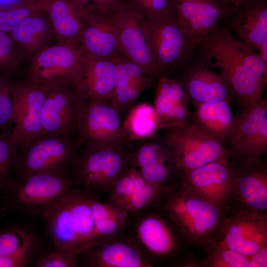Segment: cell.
<instances>
[{"mask_svg":"<svg viewBox=\"0 0 267 267\" xmlns=\"http://www.w3.org/2000/svg\"><path fill=\"white\" fill-rule=\"evenodd\" d=\"M28 61L9 34L0 31V74L15 76L25 72Z\"/></svg>","mask_w":267,"mask_h":267,"instance_id":"d6a6232c","label":"cell"},{"mask_svg":"<svg viewBox=\"0 0 267 267\" xmlns=\"http://www.w3.org/2000/svg\"><path fill=\"white\" fill-rule=\"evenodd\" d=\"M258 55L264 63L267 66V41H265L258 50Z\"/></svg>","mask_w":267,"mask_h":267,"instance_id":"ee69618b","label":"cell"},{"mask_svg":"<svg viewBox=\"0 0 267 267\" xmlns=\"http://www.w3.org/2000/svg\"><path fill=\"white\" fill-rule=\"evenodd\" d=\"M125 3L139 19L175 10L174 0H125Z\"/></svg>","mask_w":267,"mask_h":267,"instance_id":"f35d334b","label":"cell"},{"mask_svg":"<svg viewBox=\"0 0 267 267\" xmlns=\"http://www.w3.org/2000/svg\"><path fill=\"white\" fill-rule=\"evenodd\" d=\"M32 240L21 229H12L0 233V257L31 251Z\"/></svg>","mask_w":267,"mask_h":267,"instance_id":"74e56055","label":"cell"},{"mask_svg":"<svg viewBox=\"0 0 267 267\" xmlns=\"http://www.w3.org/2000/svg\"><path fill=\"white\" fill-rule=\"evenodd\" d=\"M93 197L87 192L68 191L43 209L54 250L74 259L95 237Z\"/></svg>","mask_w":267,"mask_h":267,"instance_id":"3957f363","label":"cell"},{"mask_svg":"<svg viewBox=\"0 0 267 267\" xmlns=\"http://www.w3.org/2000/svg\"><path fill=\"white\" fill-rule=\"evenodd\" d=\"M163 188L148 182L132 165L113 185L107 200L128 213H137L155 203Z\"/></svg>","mask_w":267,"mask_h":267,"instance_id":"ffe728a7","label":"cell"},{"mask_svg":"<svg viewBox=\"0 0 267 267\" xmlns=\"http://www.w3.org/2000/svg\"><path fill=\"white\" fill-rule=\"evenodd\" d=\"M190 245L202 246L215 235L227 210L198 195L178 180L164 187L155 203Z\"/></svg>","mask_w":267,"mask_h":267,"instance_id":"7a4b0ae2","label":"cell"},{"mask_svg":"<svg viewBox=\"0 0 267 267\" xmlns=\"http://www.w3.org/2000/svg\"><path fill=\"white\" fill-rule=\"evenodd\" d=\"M27 1H30V2H36L38 0H26Z\"/></svg>","mask_w":267,"mask_h":267,"instance_id":"bcb514c9","label":"cell"},{"mask_svg":"<svg viewBox=\"0 0 267 267\" xmlns=\"http://www.w3.org/2000/svg\"><path fill=\"white\" fill-rule=\"evenodd\" d=\"M38 1L50 22L57 42L80 44L84 21L91 11L71 0Z\"/></svg>","mask_w":267,"mask_h":267,"instance_id":"603a6c76","label":"cell"},{"mask_svg":"<svg viewBox=\"0 0 267 267\" xmlns=\"http://www.w3.org/2000/svg\"><path fill=\"white\" fill-rule=\"evenodd\" d=\"M221 2L229 6H233L235 8L244 0H218Z\"/></svg>","mask_w":267,"mask_h":267,"instance_id":"f6af8a7d","label":"cell"},{"mask_svg":"<svg viewBox=\"0 0 267 267\" xmlns=\"http://www.w3.org/2000/svg\"><path fill=\"white\" fill-rule=\"evenodd\" d=\"M16 151V145L10 134L0 133V191L12 183Z\"/></svg>","mask_w":267,"mask_h":267,"instance_id":"8d00e7d4","label":"cell"},{"mask_svg":"<svg viewBox=\"0 0 267 267\" xmlns=\"http://www.w3.org/2000/svg\"><path fill=\"white\" fill-rule=\"evenodd\" d=\"M118 235L93 240L85 247L80 254H87L88 263L90 267L151 266L148 259L135 244L128 239L119 238Z\"/></svg>","mask_w":267,"mask_h":267,"instance_id":"ac0fdd59","label":"cell"},{"mask_svg":"<svg viewBox=\"0 0 267 267\" xmlns=\"http://www.w3.org/2000/svg\"><path fill=\"white\" fill-rule=\"evenodd\" d=\"M15 76L0 74V133L10 134Z\"/></svg>","mask_w":267,"mask_h":267,"instance_id":"e575fe53","label":"cell"},{"mask_svg":"<svg viewBox=\"0 0 267 267\" xmlns=\"http://www.w3.org/2000/svg\"><path fill=\"white\" fill-rule=\"evenodd\" d=\"M136 231L142 244L154 255L168 257L178 249V240L172 228L159 215L151 214L142 219Z\"/></svg>","mask_w":267,"mask_h":267,"instance_id":"f1b7e54d","label":"cell"},{"mask_svg":"<svg viewBox=\"0 0 267 267\" xmlns=\"http://www.w3.org/2000/svg\"><path fill=\"white\" fill-rule=\"evenodd\" d=\"M267 266V247H264L254 255L250 261L249 267Z\"/></svg>","mask_w":267,"mask_h":267,"instance_id":"7bdbcfd3","label":"cell"},{"mask_svg":"<svg viewBox=\"0 0 267 267\" xmlns=\"http://www.w3.org/2000/svg\"><path fill=\"white\" fill-rule=\"evenodd\" d=\"M69 175L40 173L22 179L16 189L15 197L21 203L30 205H46L69 191L72 180Z\"/></svg>","mask_w":267,"mask_h":267,"instance_id":"d4e9b609","label":"cell"},{"mask_svg":"<svg viewBox=\"0 0 267 267\" xmlns=\"http://www.w3.org/2000/svg\"><path fill=\"white\" fill-rule=\"evenodd\" d=\"M154 138L142 141L132 150L131 164L148 182L165 187L176 182L179 176L163 141Z\"/></svg>","mask_w":267,"mask_h":267,"instance_id":"d6986e66","label":"cell"},{"mask_svg":"<svg viewBox=\"0 0 267 267\" xmlns=\"http://www.w3.org/2000/svg\"><path fill=\"white\" fill-rule=\"evenodd\" d=\"M121 115L109 103L87 100L78 119L77 136L84 145L130 144Z\"/></svg>","mask_w":267,"mask_h":267,"instance_id":"4fadbf2b","label":"cell"},{"mask_svg":"<svg viewBox=\"0 0 267 267\" xmlns=\"http://www.w3.org/2000/svg\"><path fill=\"white\" fill-rule=\"evenodd\" d=\"M174 8L187 37L196 47L235 8L218 0H174Z\"/></svg>","mask_w":267,"mask_h":267,"instance_id":"9a60e30c","label":"cell"},{"mask_svg":"<svg viewBox=\"0 0 267 267\" xmlns=\"http://www.w3.org/2000/svg\"><path fill=\"white\" fill-rule=\"evenodd\" d=\"M229 102L223 100L194 104L193 122L225 144L232 133L236 118Z\"/></svg>","mask_w":267,"mask_h":267,"instance_id":"f546056e","label":"cell"},{"mask_svg":"<svg viewBox=\"0 0 267 267\" xmlns=\"http://www.w3.org/2000/svg\"><path fill=\"white\" fill-rule=\"evenodd\" d=\"M178 180L195 193L227 210L232 173L228 162H217L181 174Z\"/></svg>","mask_w":267,"mask_h":267,"instance_id":"e0dca14e","label":"cell"},{"mask_svg":"<svg viewBox=\"0 0 267 267\" xmlns=\"http://www.w3.org/2000/svg\"><path fill=\"white\" fill-rule=\"evenodd\" d=\"M76 260L68 254L56 250L46 255L37 264L40 267H68L75 266Z\"/></svg>","mask_w":267,"mask_h":267,"instance_id":"60d3db41","label":"cell"},{"mask_svg":"<svg viewBox=\"0 0 267 267\" xmlns=\"http://www.w3.org/2000/svg\"><path fill=\"white\" fill-rule=\"evenodd\" d=\"M210 241L250 260L260 250L267 247V215L227 211Z\"/></svg>","mask_w":267,"mask_h":267,"instance_id":"7c38bea8","label":"cell"},{"mask_svg":"<svg viewBox=\"0 0 267 267\" xmlns=\"http://www.w3.org/2000/svg\"><path fill=\"white\" fill-rule=\"evenodd\" d=\"M53 86L36 81L25 73L22 78L17 80L13 93L12 127L10 134L16 145L42 134L43 107L47 92Z\"/></svg>","mask_w":267,"mask_h":267,"instance_id":"30bf717a","label":"cell"},{"mask_svg":"<svg viewBox=\"0 0 267 267\" xmlns=\"http://www.w3.org/2000/svg\"><path fill=\"white\" fill-rule=\"evenodd\" d=\"M92 207L95 233L93 240L118 235L125 225L129 213L108 200L101 202L94 198Z\"/></svg>","mask_w":267,"mask_h":267,"instance_id":"1f68e13d","label":"cell"},{"mask_svg":"<svg viewBox=\"0 0 267 267\" xmlns=\"http://www.w3.org/2000/svg\"><path fill=\"white\" fill-rule=\"evenodd\" d=\"M153 107L161 129L183 126L188 122L189 113L183 86L168 75L160 77L155 89Z\"/></svg>","mask_w":267,"mask_h":267,"instance_id":"7402d4cb","label":"cell"},{"mask_svg":"<svg viewBox=\"0 0 267 267\" xmlns=\"http://www.w3.org/2000/svg\"><path fill=\"white\" fill-rule=\"evenodd\" d=\"M228 17L231 31L254 49L267 41V0H244Z\"/></svg>","mask_w":267,"mask_h":267,"instance_id":"cb8c5ba5","label":"cell"},{"mask_svg":"<svg viewBox=\"0 0 267 267\" xmlns=\"http://www.w3.org/2000/svg\"><path fill=\"white\" fill-rule=\"evenodd\" d=\"M163 142L179 176L211 163L228 162L231 154L226 145L193 122L166 129Z\"/></svg>","mask_w":267,"mask_h":267,"instance_id":"8992f818","label":"cell"},{"mask_svg":"<svg viewBox=\"0 0 267 267\" xmlns=\"http://www.w3.org/2000/svg\"><path fill=\"white\" fill-rule=\"evenodd\" d=\"M122 56L138 66L148 75L162 76L146 42L141 20L127 7L125 1L113 14Z\"/></svg>","mask_w":267,"mask_h":267,"instance_id":"2e32d148","label":"cell"},{"mask_svg":"<svg viewBox=\"0 0 267 267\" xmlns=\"http://www.w3.org/2000/svg\"><path fill=\"white\" fill-rule=\"evenodd\" d=\"M140 19L146 42L162 76L168 75L196 47L187 37L175 10Z\"/></svg>","mask_w":267,"mask_h":267,"instance_id":"52a82bcc","label":"cell"},{"mask_svg":"<svg viewBox=\"0 0 267 267\" xmlns=\"http://www.w3.org/2000/svg\"><path fill=\"white\" fill-rule=\"evenodd\" d=\"M88 100L78 88L68 84L54 85L47 92L42 116V134L77 137L81 110Z\"/></svg>","mask_w":267,"mask_h":267,"instance_id":"8fae6325","label":"cell"},{"mask_svg":"<svg viewBox=\"0 0 267 267\" xmlns=\"http://www.w3.org/2000/svg\"><path fill=\"white\" fill-rule=\"evenodd\" d=\"M9 34L28 61L41 49L57 43L50 22L41 7Z\"/></svg>","mask_w":267,"mask_h":267,"instance_id":"4316f807","label":"cell"},{"mask_svg":"<svg viewBox=\"0 0 267 267\" xmlns=\"http://www.w3.org/2000/svg\"><path fill=\"white\" fill-rule=\"evenodd\" d=\"M187 98L194 104L228 101L232 90L222 75L202 67L188 73L184 84H181Z\"/></svg>","mask_w":267,"mask_h":267,"instance_id":"83f0119b","label":"cell"},{"mask_svg":"<svg viewBox=\"0 0 267 267\" xmlns=\"http://www.w3.org/2000/svg\"><path fill=\"white\" fill-rule=\"evenodd\" d=\"M87 7L90 11L101 15L113 14L125 0H71Z\"/></svg>","mask_w":267,"mask_h":267,"instance_id":"ab89813d","label":"cell"},{"mask_svg":"<svg viewBox=\"0 0 267 267\" xmlns=\"http://www.w3.org/2000/svg\"><path fill=\"white\" fill-rule=\"evenodd\" d=\"M197 47L215 61L243 109L263 98L267 66L255 49L234 37L228 27L218 28Z\"/></svg>","mask_w":267,"mask_h":267,"instance_id":"6da1fadb","label":"cell"},{"mask_svg":"<svg viewBox=\"0 0 267 267\" xmlns=\"http://www.w3.org/2000/svg\"><path fill=\"white\" fill-rule=\"evenodd\" d=\"M41 8L38 1L22 2L8 8H0V31L9 33L23 20Z\"/></svg>","mask_w":267,"mask_h":267,"instance_id":"d590c367","label":"cell"},{"mask_svg":"<svg viewBox=\"0 0 267 267\" xmlns=\"http://www.w3.org/2000/svg\"><path fill=\"white\" fill-rule=\"evenodd\" d=\"M31 251L0 257V267H19L25 265Z\"/></svg>","mask_w":267,"mask_h":267,"instance_id":"b9f144b4","label":"cell"},{"mask_svg":"<svg viewBox=\"0 0 267 267\" xmlns=\"http://www.w3.org/2000/svg\"><path fill=\"white\" fill-rule=\"evenodd\" d=\"M125 135L129 141H142L156 136L161 129L152 105L142 103L133 106L122 124Z\"/></svg>","mask_w":267,"mask_h":267,"instance_id":"4dcf8cb0","label":"cell"},{"mask_svg":"<svg viewBox=\"0 0 267 267\" xmlns=\"http://www.w3.org/2000/svg\"><path fill=\"white\" fill-rule=\"evenodd\" d=\"M84 53L78 44L57 42L30 58L25 73L39 82L68 84L81 90Z\"/></svg>","mask_w":267,"mask_h":267,"instance_id":"9c48e42d","label":"cell"},{"mask_svg":"<svg viewBox=\"0 0 267 267\" xmlns=\"http://www.w3.org/2000/svg\"><path fill=\"white\" fill-rule=\"evenodd\" d=\"M116 77L114 61L99 58L84 52L81 90L88 100L109 103Z\"/></svg>","mask_w":267,"mask_h":267,"instance_id":"484cf974","label":"cell"},{"mask_svg":"<svg viewBox=\"0 0 267 267\" xmlns=\"http://www.w3.org/2000/svg\"><path fill=\"white\" fill-rule=\"evenodd\" d=\"M205 256L200 265L208 267H249L250 259L230 249L209 241L202 246Z\"/></svg>","mask_w":267,"mask_h":267,"instance_id":"836d02e7","label":"cell"},{"mask_svg":"<svg viewBox=\"0 0 267 267\" xmlns=\"http://www.w3.org/2000/svg\"><path fill=\"white\" fill-rule=\"evenodd\" d=\"M130 144L81 145L70 169L72 179L89 191L108 193L132 166Z\"/></svg>","mask_w":267,"mask_h":267,"instance_id":"277c9868","label":"cell"},{"mask_svg":"<svg viewBox=\"0 0 267 267\" xmlns=\"http://www.w3.org/2000/svg\"><path fill=\"white\" fill-rule=\"evenodd\" d=\"M113 14L89 13L80 39V44L85 53L111 61L122 56Z\"/></svg>","mask_w":267,"mask_h":267,"instance_id":"44dd1931","label":"cell"},{"mask_svg":"<svg viewBox=\"0 0 267 267\" xmlns=\"http://www.w3.org/2000/svg\"><path fill=\"white\" fill-rule=\"evenodd\" d=\"M232 180L227 211L267 215V166L262 157L230 158Z\"/></svg>","mask_w":267,"mask_h":267,"instance_id":"ba28073f","label":"cell"},{"mask_svg":"<svg viewBox=\"0 0 267 267\" xmlns=\"http://www.w3.org/2000/svg\"><path fill=\"white\" fill-rule=\"evenodd\" d=\"M227 144L231 158L262 157L267 151V103L262 98L235 118Z\"/></svg>","mask_w":267,"mask_h":267,"instance_id":"5bb4252c","label":"cell"},{"mask_svg":"<svg viewBox=\"0 0 267 267\" xmlns=\"http://www.w3.org/2000/svg\"><path fill=\"white\" fill-rule=\"evenodd\" d=\"M81 145L78 136L37 135L16 145L15 173L22 179L40 173L69 175Z\"/></svg>","mask_w":267,"mask_h":267,"instance_id":"5b68a950","label":"cell"}]
</instances>
